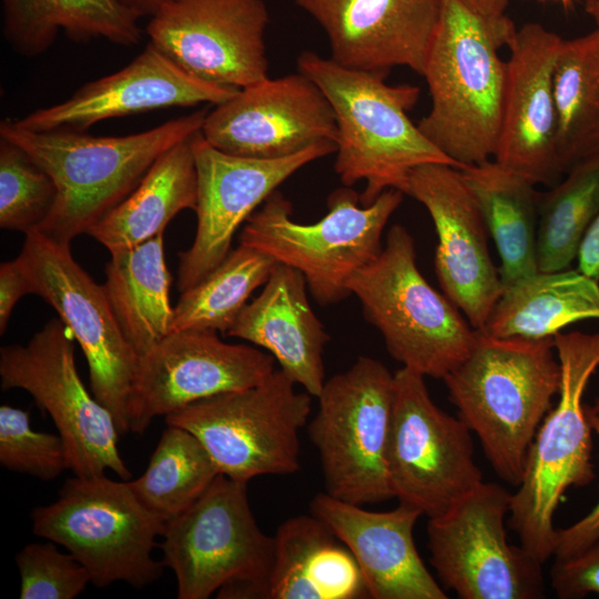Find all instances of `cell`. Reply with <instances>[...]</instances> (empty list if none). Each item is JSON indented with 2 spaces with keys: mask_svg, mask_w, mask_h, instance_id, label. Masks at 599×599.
<instances>
[{
  "mask_svg": "<svg viewBox=\"0 0 599 599\" xmlns=\"http://www.w3.org/2000/svg\"><path fill=\"white\" fill-rule=\"evenodd\" d=\"M516 30L509 18L493 21L464 0H440L422 75L432 106L417 126L461 169L488 161L497 152L507 81L499 49Z\"/></svg>",
  "mask_w": 599,
  "mask_h": 599,
  "instance_id": "obj_1",
  "label": "cell"
},
{
  "mask_svg": "<svg viewBox=\"0 0 599 599\" xmlns=\"http://www.w3.org/2000/svg\"><path fill=\"white\" fill-rule=\"evenodd\" d=\"M207 113L203 108L148 131L121 136L30 131L4 119L0 136L22 148L53 180L57 197L38 231L70 244L124 200L161 154L201 131Z\"/></svg>",
  "mask_w": 599,
  "mask_h": 599,
  "instance_id": "obj_2",
  "label": "cell"
},
{
  "mask_svg": "<svg viewBox=\"0 0 599 599\" xmlns=\"http://www.w3.org/2000/svg\"><path fill=\"white\" fill-rule=\"evenodd\" d=\"M554 337H495L477 331L469 355L444 377L449 400L495 473L517 487L535 435L560 387Z\"/></svg>",
  "mask_w": 599,
  "mask_h": 599,
  "instance_id": "obj_3",
  "label": "cell"
},
{
  "mask_svg": "<svg viewBox=\"0 0 599 599\" xmlns=\"http://www.w3.org/2000/svg\"><path fill=\"white\" fill-rule=\"evenodd\" d=\"M297 68L321 89L334 111V169L344 186L365 182L359 194L363 206L389 189L406 194L409 174L418 165L439 163L461 169L408 118L419 88L389 85L384 77L344 68L313 51L298 55Z\"/></svg>",
  "mask_w": 599,
  "mask_h": 599,
  "instance_id": "obj_4",
  "label": "cell"
},
{
  "mask_svg": "<svg viewBox=\"0 0 599 599\" xmlns=\"http://www.w3.org/2000/svg\"><path fill=\"white\" fill-rule=\"evenodd\" d=\"M554 339L560 364L558 403L530 445L521 481L511 494L508 519L520 546L541 564L555 554L554 516L564 494L595 478L592 428L582 398L599 367V333L559 332Z\"/></svg>",
  "mask_w": 599,
  "mask_h": 599,
  "instance_id": "obj_5",
  "label": "cell"
},
{
  "mask_svg": "<svg viewBox=\"0 0 599 599\" xmlns=\"http://www.w3.org/2000/svg\"><path fill=\"white\" fill-rule=\"evenodd\" d=\"M347 288L389 355L425 377L444 379L475 345L477 329L422 275L414 238L403 225L390 226L378 256L349 278Z\"/></svg>",
  "mask_w": 599,
  "mask_h": 599,
  "instance_id": "obj_6",
  "label": "cell"
},
{
  "mask_svg": "<svg viewBox=\"0 0 599 599\" xmlns=\"http://www.w3.org/2000/svg\"><path fill=\"white\" fill-rule=\"evenodd\" d=\"M404 193L389 189L367 206L349 186L332 192L328 212L311 224L295 222L291 202L277 190L244 223L240 244L300 271L321 305L348 297L349 278L380 253L384 229Z\"/></svg>",
  "mask_w": 599,
  "mask_h": 599,
  "instance_id": "obj_7",
  "label": "cell"
},
{
  "mask_svg": "<svg viewBox=\"0 0 599 599\" xmlns=\"http://www.w3.org/2000/svg\"><path fill=\"white\" fill-rule=\"evenodd\" d=\"M31 521L33 534L72 554L97 588L116 581L143 588L165 568L152 551L166 522L142 504L129 480L74 475L54 502L32 510Z\"/></svg>",
  "mask_w": 599,
  "mask_h": 599,
  "instance_id": "obj_8",
  "label": "cell"
},
{
  "mask_svg": "<svg viewBox=\"0 0 599 599\" xmlns=\"http://www.w3.org/2000/svg\"><path fill=\"white\" fill-rule=\"evenodd\" d=\"M162 562L176 578L179 599L260 598L275 551L258 527L247 483L220 474L186 510L166 521Z\"/></svg>",
  "mask_w": 599,
  "mask_h": 599,
  "instance_id": "obj_9",
  "label": "cell"
},
{
  "mask_svg": "<svg viewBox=\"0 0 599 599\" xmlns=\"http://www.w3.org/2000/svg\"><path fill=\"white\" fill-rule=\"evenodd\" d=\"M275 369L262 383L195 402L165 417L166 425L192 433L220 474L248 483L261 475L301 469L300 430L308 419L312 395Z\"/></svg>",
  "mask_w": 599,
  "mask_h": 599,
  "instance_id": "obj_10",
  "label": "cell"
},
{
  "mask_svg": "<svg viewBox=\"0 0 599 599\" xmlns=\"http://www.w3.org/2000/svg\"><path fill=\"white\" fill-rule=\"evenodd\" d=\"M307 432L316 447L328 495L355 505L394 498L387 450L394 374L379 361L359 356L325 380Z\"/></svg>",
  "mask_w": 599,
  "mask_h": 599,
  "instance_id": "obj_11",
  "label": "cell"
},
{
  "mask_svg": "<svg viewBox=\"0 0 599 599\" xmlns=\"http://www.w3.org/2000/svg\"><path fill=\"white\" fill-rule=\"evenodd\" d=\"M2 390L28 392L52 418L63 439L69 469L90 477L110 469L123 480L132 474L120 455V432L111 413L83 385L70 331L50 319L27 344L0 349Z\"/></svg>",
  "mask_w": 599,
  "mask_h": 599,
  "instance_id": "obj_12",
  "label": "cell"
},
{
  "mask_svg": "<svg viewBox=\"0 0 599 599\" xmlns=\"http://www.w3.org/2000/svg\"><path fill=\"white\" fill-rule=\"evenodd\" d=\"M19 260L42 297L80 345L89 366L90 388L111 413L120 435L129 429V404L139 356L125 338L103 285L73 258L70 244L33 230L26 234Z\"/></svg>",
  "mask_w": 599,
  "mask_h": 599,
  "instance_id": "obj_13",
  "label": "cell"
},
{
  "mask_svg": "<svg viewBox=\"0 0 599 599\" xmlns=\"http://www.w3.org/2000/svg\"><path fill=\"white\" fill-rule=\"evenodd\" d=\"M470 432L436 406L425 376L406 367L396 370L387 450L394 498L434 518L484 481Z\"/></svg>",
  "mask_w": 599,
  "mask_h": 599,
  "instance_id": "obj_14",
  "label": "cell"
},
{
  "mask_svg": "<svg viewBox=\"0 0 599 599\" xmlns=\"http://www.w3.org/2000/svg\"><path fill=\"white\" fill-rule=\"evenodd\" d=\"M511 494L481 481L427 525L429 561L461 599H536L544 596L542 564L509 544L505 518Z\"/></svg>",
  "mask_w": 599,
  "mask_h": 599,
  "instance_id": "obj_15",
  "label": "cell"
},
{
  "mask_svg": "<svg viewBox=\"0 0 599 599\" xmlns=\"http://www.w3.org/2000/svg\"><path fill=\"white\" fill-rule=\"evenodd\" d=\"M196 175V232L192 245L180 253L177 288L193 286L219 266L231 252L238 227L276 189L306 164L336 152L322 142L280 159H257L225 153L192 136Z\"/></svg>",
  "mask_w": 599,
  "mask_h": 599,
  "instance_id": "obj_16",
  "label": "cell"
},
{
  "mask_svg": "<svg viewBox=\"0 0 599 599\" xmlns=\"http://www.w3.org/2000/svg\"><path fill=\"white\" fill-rule=\"evenodd\" d=\"M268 21L263 0H166L145 33L191 75L243 89L268 77Z\"/></svg>",
  "mask_w": 599,
  "mask_h": 599,
  "instance_id": "obj_17",
  "label": "cell"
},
{
  "mask_svg": "<svg viewBox=\"0 0 599 599\" xmlns=\"http://www.w3.org/2000/svg\"><path fill=\"white\" fill-rule=\"evenodd\" d=\"M275 362L270 353L225 343L215 332H172L139 357L129 429L141 434L156 417L214 395L255 386L275 370Z\"/></svg>",
  "mask_w": 599,
  "mask_h": 599,
  "instance_id": "obj_18",
  "label": "cell"
},
{
  "mask_svg": "<svg viewBox=\"0 0 599 599\" xmlns=\"http://www.w3.org/2000/svg\"><path fill=\"white\" fill-rule=\"evenodd\" d=\"M201 134L229 154L280 159L317 143L336 144L337 125L324 93L297 72L240 89L209 111Z\"/></svg>",
  "mask_w": 599,
  "mask_h": 599,
  "instance_id": "obj_19",
  "label": "cell"
},
{
  "mask_svg": "<svg viewBox=\"0 0 599 599\" xmlns=\"http://www.w3.org/2000/svg\"><path fill=\"white\" fill-rule=\"evenodd\" d=\"M406 194L422 203L434 222V264L444 294L475 329H481L504 284L490 257L484 216L460 170L418 165L409 174Z\"/></svg>",
  "mask_w": 599,
  "mask_h": 599,
  "instance_id": "obj_20",
  "label": "cell"
},
{
  "mask_svg": "<svg viewBox=\"0 0 599 599\" xmlns=\"http://www.w3.org/2000/svg\"><path fill=\"white\" fill-rule=\"evenodd\" d=\"M562 38L540 23L517 29L507 47V81L494 160L534 184L555 185L557 116L552 75Z\"/></svg>",
  "mask_w": 599,
  "mask_h": 599,
  "instance_id": "obj_21",
  "label": "cell"
},
{
  "mask_svg": "<svg viewBox=\"0 0 599 599\" xmlns=\"http://www.w3.org/2000/svg\"><path fill=\"white\" fill-rule=\"evenodd\" d=\"M238 90L191 75L149 42L121 70L83 84L62 102L13 121L30 131L84 132L108 119L172 106L217 105Z\"/></svg>",
  "mask_w": 599,
  "mask_h": 599,
  "instance_id": "obj_22",
  "label": "cell"
},
{
  "mask_svg": "<svg viewBox=\"0 0 599 599\" xmlns=\"http://www.w3.org/2000/svg\"><path fill=\"white\" fill-rule=\"evenodd\" d=\"M325 31L331 58L385 78L394 67L423 75L440 0H294Z\"/></svg>",
  "mask_w": 599,
  "mask_h": 599,
  "instance_id": "obj_23",
  "label": "cell"
},
{
  "mask_svg": "<svg viewBox=\"0 0 599 599\" xmlns=\"http://www.w3.org/2000/svg\"><path fill=\"white\" fill-rule=\"evenodd\" d=\"M311 512L324 521L349 549L373 599H446L424 565L414 527L422 512L399 504L372 511L327 493L314 496Z\"/></svg>",
  "mask_w": 599,
  "mask_h": 599,
  "instance_id": "obj_24",
  "label": "cell"
},
{
  "mask_svg": "<svg viewBox=\"0 0 599 599\" xmlns=\"http://www.w3.org/2000/svg\"><path fill=\"white\" fill-rule=\"evenodd\" d=\"M307 290L300 271L276 263L226 335L264 348L295 384L317 397L325 383L323 352L329 335L312 309Z\"/></svg>",
  "mask_w": 599,
  "mask_h": 599,
  "instance_id": "obj_25",
  "label": "cell"
},
{
  "mask_svg": "<svg viewBox=\"0 0 599 599\" xmlns=\"http://www.w3.org/2000/svg\"><path fill=\"white\" fill-rule=\"evenodd\" d=\"M273 537L274 560L260 598H369L361 568L349 549L313 514L285 520Z\"/></svg>",
  "mask_w": 599,
  "mask_h": 599,
  "instance_id": "obj_26",
  "label": "cell"
},
{
  "mask_svg": "<svg viewBox=\"0 0 599 599\" xmlns=\"http://www.w3.org/2000/svg\"><path fill=\"white\" fill-rule=\"evenodd\" d=\"M193 135L161 154L136 187L87 234L113 252L163 234L170 221L183 210L195 211L197 175Z\"/></svg>",
  "mask_w": 599,
  "mask_h": 599,
  "instance_id": "obj_27",
  "label": "cell"
},
{
  "mask_svg": "<svg viewBox=\"0 0 599 599\" xmlns=\"http://www.w3.org/2000/svg\"><path fill=\"white\" fill-rule=\"evenodd\" d=\"M2 32L11 49L34 58L62 31L74 42L105 39L130 47L140 43L141 19L124 0H1Z\"/></svg>",
  "mask_w": 599,
  "mask_h": 599,
  "instance_id": "obj_28",
  "label": "cell"
},
{
  "mask_svg": "<svg viewBox=\"0 0 599 599\" xmlns=\"http://www.w3.org/2000/svg\"><path fill=\"white\" fill-rule=\"evenodd\" d=\"M586 319L599 321V282L566 268L538 272L504 287L479 331L495 337L539 339Z\"/></svg>",
  "mask_w": 599,
  "mask_h": 599,
  "instance_id": "obj_29",
  "label": "cell"
},
{
  "mask_svg": "<svg viewBox=\"0 0 599 599\" xmlns=\"http://www.w3.org/2000/svg\"><path fill=\"white\" fill-rule=\"evenodd\" d=\"M460 172L496 243L504 287L538 273L540 193L536 184L495 160L468 165Z\"/></svg>",
  "mask_w": 599,
  "mask_h": 599,
  "instance_id": "obj_30",
  "label": "cell"
},
{
  "mask_svg": "<svg viewBox=\"0 0 599 599\" xmlns=\"http://www.w3.org/2000/svg\"><path fill=\"white\" fill-rule=\"evenodd\" d=\"M110 254L103 287L125 338L141 357L170 334L173 319L163 234Z\"/></svg>",
  "mask_w": 599,
  "mask_h": 599,
  "instance_id": "obj_31",
  "label": "cell"
},
{
  "mask_svg": "<svg viewBox=\"0 0 599 599\" xmlns=\"http://www.w3.org/2000/svg\"><path fill=\"white\" fill-rule=\"evenodd\" d=\"M552 89L557 116V160L567 174L599 152V34L562 40Z\"/></svg>",
  "mask_w": 599,
  "mask_h": 599,
  "instance_id": "obj_32",
  "label": "cell"
},
{
  "mask_svg": "<svg viewBox=\"0 0 599 599\" xmlns=\"http://www.w3.org/2000/svg\"><path fill=\"white\" fill-rule=\"evenodd\" d=\"M277 262L240 244L203 280L181 292L173 307L171 332L227 333L252 293L268 280Z\"/></svg>",
  "mask_w": 599,
  "mask_h": 599,
  "instance_id": "obj_33",
  "label": "cell"
},
{
  "mask_svg": "<svg viewBox=\"0 0 599 599\" xmlns=\"http://www.w3.org/2000/svg\"><path fill=\"white\" fill-rule=\"evenodd\" d=\"M599 214V152L572 169L540 194L537 227L539 272L569 268L581 242Z\"/></svg>",
  "mask_w": 599,
  "mask_h": 599,
  "instance_id": "obj_34",
  "label": "cell"
},
{
  "mask_svg": "<svg viewBox=\"0 0 599 599\" xmlns=\"http://www.w3.org/2000/svg\"><path fill=\"white\" fill-rule=\"evenodd\" d=\"M219 475L192 433L167 425L144 473L129 484L142 504L166 522L196 501Z\"/></svg>",
  "mask_w": 599,
  "mask_h": 599,
  "instance_id": "obj_35",
  "label": "cell"
},
{
  "mask_svg": "<svg viewBox=\"0 0 599 599\" xmlns=\"http://www.w3.org/2000/svg\"><path fill=\"white\" fill-rule=\"evenodd\" d=\"M55 197L51 176L22 148L0 136V227L24 235L38 230Z\"/></svg>",
  "mask_w": 599,
  "mask_h": 599,
  "instance_id": "obj_36",
  "label": "cell"
},
{
  "mask_svg": "<svg viewBox=\"0 0 599 599\" xmlns=\"http://www.w3.org/2000/svg\"><path fill=\"white\" fill-rule=\"evenodd\" d=\"M0 464L44 481L69 469L61 436L34 430L28 412L6 404L0 406Z\"/></svg>",
  "mask_w": 599,
  "mask_h": 599,
  "instance_id": "obj_37",
  "label": "cell"
},
{
  "mask_svg": "<svg viewBox=\"0 0 599 599\" xmlns=\"http://www.w3.org/2000/svg\"><path fill=\"white\" fill-rule=\"evenodd\" d=\"M55 545L28 544L16 555L21 599H73L91 582L87 568Z\"/></svg>",
  "mask_w": 599,
  "mask_h": 599,
  "instance_id": "obj_38",
  "label": "cell"
},
{
  "mask_svg": "<svg viewBox=\"0 0 599 599\" xmlns=\"http://www.w3.org/2000/svg\"><path fill=\"white\" fill-rule=\"evenodd\" d=\"M550 577L551 587L559 598L599 595V539L575 556L555 559Z\"/></svg>",
  "mask_w": 599,
  "mask_h": 599,
  "instance_id": "obj_39",
  "label": "cell"
},
{
  "mask_svg": "<svg viewBox=\"0 0 599 599\" xmlns=\"http://www.w3.org/2000/svg\"><path fill=\"white\" fill-rule=\"evenodd\" d=\"M586 413L592 430L599 437V417ZM599 539V498L592 509L569 527L557 530L555 559H566L585 550Z\"/></svg>",
  "mask_w": 599,
  "mask_h": 599,
  "instance_id": "obj_40",
  "label": "cell"
},
{
  "mask_svg": "<svg viewBox=\"0 0 599 599\" xmlns=\"http://www.w3.org/2000/svg\"><path fill=\"white\" fill-rule=\"evenodd\" d=\"M32 294L29 275L19 257L0 265V334L7 329L11 313L18 301Z\"/></svg>",
  "mask_w": 599,
  "mask_h": 599,
  "instance_id": "obj_41",
  "label": "cell"
},
{
  "mask_svg": "<svg viewBox=\"0 0 599 599\" xmlns=\"http://www.w3.org/2000/svg\"><path fill=\"white\" fill-rule=\"evenodd\" d=\"M577 260L578 270L599 282V214L581 242Z\"/></svg>",
  "mask_w": 599,
  "mask_h": 599,
  "instance_id": "obj_42",
  "label": "cell"
},
{
  "mask_svg": "<svg viewBox=\"0 0 599 599\" xmlns=\"http://www.w3.org/2000/svg\"><path fill=\"white\" fill-rule=\"evenodd\" d=\"M469 7L477 11L483 17L493 20L501 21L507 19L506 10L508 0H464Z\"/></svg>",
  "mask_w": 599,
  "mask_h": 599,
  "instance_id": "obj_43",
  "label": "cell"
},
{
  "mask_svg": "<svg viewBox=\"0 0 599 599\" xmlns=\"http://www.w3.org/2000/svg\"><path fill=\"white\" fill-rule=\"evenodd\" d=\"M166 0H124V2L140 17H151Z\"/></svg>",
  "mask_w": 599,
  "mask_h": 599,
  "instance_id": "obj_44",
  "label": "cell"
},
{
  "mask_svg": "<svg viewBox=\"0 0 599 599\" xmlns=\"http://www.w3.org/2000/svg\"><path fill=\"white\" fill-rule=\"evenodd\" d=\"M585 11L593 20L599 34V0H586Z\"/></svg>",
  "mask_w": 599,
  "mask_h": 599,
  "instance_id": "obj_45",
  "label": "cell"
},
{
  "mask_svg": "<svg viewBox=\"0 0 599 599\" xmlns=\"http://www.w3.org/2000/svg\"><path fill=\"white\" fill-rule=\"evenodd\" d=\"M588 409L590 410V413L592 415H596L599 417V398L596 400V403L593 404V406H589Z\"/></svg>",
  "mask_w": 599,
  "mask_h": 599,
  "instance_id": "obj_46",
  "label": "cell"
},
{
  "mask_svg": "<svg viewBox=\"0 0 599 599\" xmlns=\"http://www.w3.org/2000/svg\"><path fill=\"white\" fill-rule=\"evenodd\" d=\"M555 1L560 2L565 9H569L571 8L575 0H555Z\"/></svg>",
  "mask_w": 599,
  "mask_h": 599,
  "instance_id": "obj_47",
  "label": "cell"
}]
</instances>
